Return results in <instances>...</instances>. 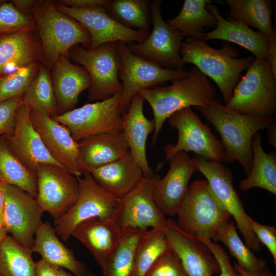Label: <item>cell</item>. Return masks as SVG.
<instances>
[{
  "label": "cell",
  "instance_id": "obj_1",
  "mask_svg": "<svg viewBox=\"0 0 276 276\" xmlns=\"http://www.w3.org/2000/svg\"><path fill=\"white\" fill-rule=\"evenodd\" d=\"M151 106L154 122L152 145L167 119L175 112L194 106L202 107L216 99V91L208 77L196 66L189 75L172 81L167 86H154L138 92Z\"/></svg>",
  "mask_w": 276,
  "mask_h": 276
},
{
  "label": "cell",
  "instance_id": "obj_2",
  "mask_svg": "<svg viewBox=\"0 0 276 276\" xmlns=\"http://www.w3.org/2000/svg\"><path fill=\"white\" fill-rule=\"evenodd\" d=\"M196 108L220 134L228 164L238 161L247 175L252 160V138L259 131L268 129L274 119L241 114L227 109L216 99Z\"/></svg>",
  "mask_w": 276,
  "mask_h": 276
},
{
  "label": "cell",
  "instance_id": "obj_3",
  "mask_svg": "<svg viewBox=\"0 0 276 276\" xmlns=\"http://www.w3.org/2000/svg\"><path fill=\"white\" fill-rule=\"evenodd\" d=\"M32 15L40 38L43 65L52 68L61 55L82 44L89 48L91 38L80 22L59 11L50 1H35Z\"/></svg>",
  "mask_w": 276,
  "mask_h": 276
},
{
  "label": "cell",
  "instance_id": "obj_4",
  "mask_svg": "<svg viewBox=\"0 0 276 276\" xmlns=\"http://www.w3.org/2000/svg\"><path fill=\"white\" fill-rule=\"evenodd\" d=\"M239 54L238 50L228 43L217 49L201 38H187L180 50L182 63L194 64L211 78L220 89L225 104L232 97L240 74L253 61L251 56L237 58Z\"/></svg>",
  "mask_w": 276,
  "mask_h": 276
},
{
  "label": "cell",
  "instance_id": "obj_5",
  "mask_svg": "<svg viewBox=\"0 0 276 276\" xmlns=\"http://www.w3.org/2000/svg\"><path fill=\"white\" fill-rule=\"evenodd\" d=\"M236 85L227 109L259 118L273 119L276 112V77L267 59L256 58Z\"/></svg>",
  "mask_w": 276,
  "mask_h": 276
},
{
  "label": "cell",
  "instance_id": "obj_6",
  "mask_svg": "<svg viewBox=\"0 0 276 276\" xmlns=\"http://www.w3.org/2000/svg\"><path fill=\"white\" fill-rule=\"evenodd\" d=\"M177 215V223L185 233L196 238L203 236L211 240L231 220L206 179L197 180L188 186Z\"/></svg>",
  "mask_w": 276,
  "mask_h": 276
},
{
  "label": "cell",
  "instance_id": "obj_7",
  "mask_svg": "<svg viewBox=\"0 0 276 276\" xmlns=\"http://www.w3.org/2000/svg\"><path fill=\"white\" fill-rule=\"evenodd\" d=\"M116 43H104L94 49L79 44L69 52L70 58L82 65L90 77L89 101H102L122 94L123 85L119 78L121 64Z\"/></svg>",
  "mask_w": 276,
  "mask_h": 276
},
{
  "label": "cell",
  "instance_id": "obj_8",
  "mask_svg": "<svg viewBox=\"0 0 276 276\" xmlns=\"http://www.w3.org/2000/svg\"><path fill=\"white\" fill-rule=\"evenodd\" d=\"M166 121L172 129L177 131L178 138L175 144L164 146L166 158L157 166V170L165 161L180 151H192L205 158L228 164L221 140L190 107L175 112Z\"/></svg>",
  "mask_w": 276,
  "mask_h": 276
},
{
  "label": "cell",
  "instance_id": "obj_9",
  "mask_svg": "<svg viewBox=\"0 0 276 276\" xmlns=\"http://www.w3.org/2000/svg\"><path fill=\"white\" fill-rule=\"evenodd\" d=\"M79 196L75 204L63 216L54 220L57 235L67 241L76 226L86 220L113 219L119 198L99 186L89 173L77 177Z\"/></svg>",
  "mask_w": 276,
  "mask_h": 276
},
{
  "label": "cell",
  "instance_id": "obj_10",
  "mask_svg": "<svg viewBox=\"0 0 276 276\" xmlns=\"http://www.w3.org/2000/svg\"><path fill=\"white\" fill-rule=\"evenodd\" d=\"M196 170L206 178L215 196L224 209L234 218L236 227L242 234L246 245L259 251L261 243L252 232L242 202L234 185L231 170L222 163L195 154L192 158Z\"/></svg>",
  "mask_w": 276,
  "mask_h": 276
},
{
  "label": "cell",
  "instance_id": "obj_11",
  "mask_svg": "<svg viewBox=\"0 0 276 276\" xmlns=\"http://www.w3.org/2000/svg\"><path fill=\"white\" fill-rule=\"evenodd\" d=\"M116 44L121 64L119 77L122 81L123 90L120 107L123 114L127 110L132 98L140 90L189 75V71L163 68L138 56L131 52L125 43L117 42Z\"/></svg>",
  "mask_w": 276,
  "mask_h": 276
},
{
  "label": "cell",
  "instance_id": "obj_12",
  "mask_svg": "<svg viewBox=\"0 0 276 276\" xmlns=\"http://www.w3.org/2000/svg\"><path fill=\"white\" fill-rule=\"evenodd\" d=\"M121 96L116 94L106 100L87 103L52 118L66 127L77 142L98 134L122 131Z\"/></svg>",
  "mask_w": 276,
  "mask_h": 276
},
{
  "label": "cell",
  "instance_id": "obj_13",
  "mask_svg": "<svg viewBox=\"0 0 276 276\" xmlns=\"http://www.w3.org/2000/svg\"><path fill=\"white\" fill-rule=\"evenodd\" d=\"M160 175L144 177L131 192L120 198L113 220L123 232H142L151 228H164L167 219L156 204L154 187Z\"/></svg>",
  "mask_w": 276,
  "mask_h": 276
},
{
  "label": "cell",
  "instance_id": "obj_14",
  "mask_svg": "<svg viewBox=\"0 0 276 276\" xmlns=\"http://www.w3.org/2000/svg\"><path fill=\"white\" fill-rule=\"evenodd\" d=\"M161 2L160 0L151 1L153 29L148 37L143 42H131L127 45L135 55L162 67L182 70L184 64L180 50L185 37L164 20L161 13Z\"/></svg>",
  "mask_w": 276,
  "mask_h": 276
},
{
  "label": "cell",
  "instance_id": "obj_15",
  "mask_svg": "<svg viewBox=\"0 0 276 276\" xmlns=\"http://www.w3.org/2000/svg\"><path fill=\"white\" fill-rule=\"evenodd\" d=\"M36 173L38 203L54 220L59 218L78 199L77 177L64 168L49 164L39 165Z\"/></svg>",
  "mask_w": 276,
  "mask_h": 276
},
{
  "label": "cell",
  "instance_id": "obj_16",
  "mask_svg": "<svg viewBox=\"0 0 276 276\" xmlns=\"http://www.w3.org/2000/svg\"><path fill=\"white\" fill-rule=\"evenodd\" d=\"M5 229L22 246L32 248L43 211L36 198L21 189L4 184Z\"/></svg>",
  "mask_w": 276,
  "mask_h": 276
},
{
  "label": "cell",
  "instance_id": "obj_17",
  "mask_svg": "<svg viewBox=\"0 0 276 276\" xmlns=\"http://www.w3.org/2000/svg\"><path fill=\"white\" fill-rule=\"evenodd\" d=\"M54 3L59 11L86 28L91 38L89 49L108 42H141L149 35L148 31L134 30L121 25L111 17L104 7L79 9L68 7L57 2Z\"/></svg>",
  "mask_w": 276,
  "mask_h": 276
},
{
  "label": "cell",
  "instance_id": "obj_18",
  "mask_svg": "<svg viewBox=\"0 0 276 276\" xmlns=\"http://www.w3.org/2000/svg\"><path fill=\"white\" fill-rule=\"evenodd\" d=\"M31 110L24 103L17 109L14 131L11 135H4L9 149L26 168L35 173L40 164L63 167L51 156L35 129L30 118Z\"/></svg>",
  "mask_w": 276,
  "mask_h": 276
},
{
  "label": "cell",
  "instance_id": "obj_19",
  "mask_svg": "<svg viewBox=\"0 0 276 276\" xmlns=\"http://www.w3.org/2000/svg\"><path fill=\"white\" fill-rule=\"evenodd\" d=\"M167 160L169 169L155 182L153 196L156 204L165 215H177L185 198L190 179L196 170L188 152L180 151Z\"/></svg>",
  "mask_w": 276,
  "mask_h": 276
},
{
  "label": "cell",
  "instance_id": "obj_20",
  "mask_svg": "<svg viewBox=\"0 0 276 276\" xmlns=\"http://www.w3.org/2000/svg\"><path fill=\"white\" fill-rule=\"evenodd\" d=\"M32 124L51 156L76 177L85 174L82 168L78 142L68 129L52 118L31 110Z\"/></svg>",
  "mask_w": 276,
  "mask_h": 276
},
{
  "label": "cell",
  "instance_id": "obj_21",
  "mask_svg": "<svg viewBox=\"0 0 276 276\" xmlns=\"http://www.w3.org/2000/svg\"><path fill=\"white\" fill-rule=\"evenodd\" d=\"M170 248L176 254L188 276H213L220 272L214 255L202 241L183 232L168 219L164 228Z\"/></svg>",
  "mask_w": 276,
  "mask_h": 276
},
{
  "label": "cell",
  "instance_id": "obj_22",
  "mask_svg": "<svg viewBox=\"0 0 276 276\" xmlns=\"http://www.w3.org/2000/svg\"><path fill=\"white\" fill-rule=\"evenodd\" d=\"M144 99L137 93L131 99L127 110L123 114L122 132L129 150L141 167L145 177L155 173L150 167L146 155L148 135L154 129L153 119H148L143 111Z\"/></svg>",
  "mask_w": 276,
  "mask_h": 276
},
{
  "label": "cell",
  "instance_id": "obj_23",
  "mask_svg": "<svg viewBox=\"0 0 276 276\" xmlns=\"http://www.w3.org/2000/svg\"><path fill=\"white\" fill-rule=\"evenodd\" d=\"M123 232L113 219L91 218L78 224L71 236L79 240L89 251L101 269L119 244Z\"/></svg>",
  "mask_w": 276,
  "mask_h": 276
},
{
  "label": "cell",
  "instance_id": "obj_24",
  "mask_svg": "<svg viewBox=\"0 0 276 276\" xmlns=\"http://www.w3.org/2000/svg\"><path fill=\"white\" fill-rule=\"evenodd\" d=\"M52 68L58 114H61L74 109L80 94L90 88L91 79L86 70L72 63L68 56H60Z\"/></svg>",
  "mask_w": 276,
  "mask_h": 276
},
{
  "label": "cell",
  "instance_id": "obj_25",
  "mask_svg": "<svg viewBox=\"0 0 276 276\" xmlns=\"http://www.w3.org/2000/svg\"><path fill=\"white\" fill-rule=\"evenodd\" d=\"M31 249L44 261L68 270L75 276H96L85 263L76 258L72 249L63 244L48 221L42 222L38 227Z\"/></svg>",
  "mask_w": 276,
  "mask_h": 276
},
{
  "label": "cell",
  "instance_id": "obj_26",
  "mask_svg": "<svg viewBox=\"0 0 276 276\" xmlns=\"http://www.w3.org/2000/svg\"><path fill=\"white\" fill-rule=\"evenodd\" d=\"M206 8L215 16L217 24L213 31L205 33L202 39L205 41L211 39L227 41L246 49L256 58L265 57L269 47L268 36L243 24L225 19L220 14L218 8L212 3L208 4Z\"/></svg>",
  "mask_w": 276,
  "mask_h": 276
},
{
  "label": "cell",
  "instance_id": "obj_27",
  "mask_svg": "<svg viewBox=\"0 0 276 276\" xmlns=\"http://www.w3.org/2000/svg\"><path fill=\"white\" fill-rule=\"evenodd\" d=\"M78 144L85 173L120 159L129 151L122 131L94 135L80 141Z\"/></svg>",
  "mask_w": 276,
  "mask_h": 276
},
{
  "label": "cell",
  "instance_id": "obj_28",
  "mask_svg": "<svg viewBox=\"0 0 276 276\" xmlns=\"http://www.w3.org/2000/svg\"><path fill=\"white\" fill-rule=\"evenodd\" d=\"M88 173L99 186L119 198L134 190L145 177L129 151L120 159Z\"/></svg>",
  "mask_w": 276,
  "mask_h": 276
},
{
  "label": "cell",
  "instance_id": "obj_29",
  "mask_svg": "<svg viewBox=\"0 0 276 276\" xmlns=\"http://www.w3.org/2000/svg\"><path fill=\"white\" fill-rule=\"evenodd\" d=\"M41 59L40 42L34 32L20 31L0 37V77Z\"/></svg>",
  "mask_w": 276,
  "mask_h": 276
},
{
  "label": "cell",
  "instance_id": "obj_30",
  "mask_svg": "<svg viewBox=\"0 0 276 276\" xmlns=\"http://www.w3.org/2000/svg\"><path fill=\"white\" fill-rule=\"evenodd\" d=\"M262 135L256 133L252 140V160L249 173L239 181V189L247 192L253 188L263 189L276 194V154L263 148Z\"/></svg>",
  "mask_w": 276,
  "mask_h": 276
},
{
  "label": "cell",
  "instance_id": "obj_31",
  "mask_svg": "<svg viewBox=\"0 0 276 276\" xmlns=\"http://www.w3.org/2000/svg\"><path fill=\"white\" fill-rule=\"evenodd\" d=\"M210 3V0H185L177 15L167 23L185 38H202L205 28H213L217 24L215 16L206 8Z\"/></svg>",
  "mask_w": 276,
  "mask_h": 276
},
{
  "label": "cell",
  "instance_id": "obj_32",
  "mask_svg": "<svg viewBox=\"0 0 276 276\" xmlns=\"http://www.w3.org/2000/svg\"><path fill=\"white\" fill-rule=\"evenodd\" d=\"M227 19L254 27L269 36L273 27L271 19L274 3L270 0H226Z\"/></svg>",
  "mask_w": 276,
  "mask_h": 276
},
{
  "label": "cell",
  "instance_id": "obj_33",
  "mask_svg": "<svg viewBox=\"0 0 276 276\" xmlns=\"http://www.w3.org/2000/svg\"><path fill=\"white\" fill-rule=\"evenodd\" d=\"M0 182L37 197L36 173L26 168L12 153L4 135L0 136Z\"/></svg>",
  "mask_w": 276,
  "mask_h": 276
},
{
  "label": "cell",
  "instance_id": "obj_34",
  "mask_svg": "<svg viewBox=\"0 0 276 276\" xmlns=\"http://www.w3.org/2000/svg\"><path fill=\"white\" fill-rule=\"evenodd\" d=\"M23 103L31 110L53 118L58 114V107L49 68L42 64L24 94Z\"/></svg>",
  "mask_w": 276,
  "mask_h": 276
},
{
  "label": "cell",
  "instance_id": "obj_35",
  "mask_svg": "<svg viewBox=\"0 0 276 276\" xmlns=\"http://www.w3.org/2000/svg\"><path fill=\"white\" fill-rule=\"evenodd\" d=\"M31 248L7 235L0 245V273L4 276H36Z\"/></svg>",
  "mask_w": 276,
  "mask_h": 276
},
{
  "label": "cell",
  "instance_id": "obj_36",
  "mask_svg": "<svg viewBox=\"0 0 276 276\" xmlns=\"http://www.w3.org/2000/svg\"><path fill=\"white\" fill-rule=\"evenodd\" d=\"M151 1L110 0L104 8L114 19L127 28L148 31L151 23Z\"/></svg>",
  "mask_w": 276,
  "mask_h": 276
},
{
  "label": "cell",
  "instance_id": "obj_37",
  "mask_svg": "<svg viewBox=\"0 0 276 276\" xmlns=\"http://www.w3.org/2000/svg\"><path fill=\"white\" fill-rule=\"evenodd\" d=\"M169 248L164 228L144 232L135 248L130 276H144L156 259Z\"/></svg>",
  "mask_w": 276,
  "mask_h": 276
},
{
  "label": "cell",
  "instance_id": "obj_38",
  "mask_svg": "<svg viewBox=\"0 0 276 276\" xmlns=\"http://www.w3.org/2000/svg\"><path fill=\"white\" fill-rule=\"evenodd\" d=\"M213 240L220 241L225 245L230 254L236 259L237 264L247 271L258 273L266 267V261L257 258L241 240L232 220L216 233Z\"/></svg>",
  "mask_w": 276,
  "mask_h": 276
},
{
  "label": "cell",
  "instance_id": "obj_39",
  "mask_svg": "<svg viewBox=\"0 0 276 276\" xmlns=\"http://www.w3.org/2000/svg\"><path fill=\"white\" fill-rule=\"evenodd\" d=\"M144 232H123L119 244L101 269L103 276H130L135 248Z\"/></svg>",
  "mask_w": 276,
  "mask_h": 276
},
{
  "label": "cell",
  "instance_id": "obj_40",
  "mask_svg": "<svg viewBox=\"0 0 276 276\" xmlns=\"http://www.w3.org/2000/svg\"><path fill=\"white\" fill-rule=\"evenodd\" d=\"M39 62L20 67L0 77V102L22 96L40 66Z\"/></svg>",
  "mask_w": 276,
  "mask_h": 276
},
{
  "label": "cell",
  "instance_id": "obj_41",
  "mask_svg": "<svg viewBox=\"0 0 276 276\" xmlns=\"http://www.w3.org/2000/svg\"><path fill=\"white\" fill-rule=\"evenodd\" d=\"M37 29L34 19L18 11L11 2L0 7V37L20 31L34 32Z\"/></svg>",
  "mask_w": 276,
  "mask_h": 276
},
{
  "label": "cell",
  "instance_id": "obj_42",
  "mask_svg": "<svg viewBox=\"0 0 276 276\" xmlns=\"http://www.w3.org/2000/svg\"><path fill=\"white\" fill-rule=\"evenodd\" d=\"M144 276H188L176 254L170 248L162 254Z\"/></svg>",
  "mask_w": 276,
  "mask_h": 276
},
{
  "label": "cell",
  "instance_id": "obj_43",
  "mask_svg": "<svg viewBox=\"0 0 276 276\" xmlns=\"http://www.w3.org/2000/svg\"><path fill=\"white\" fill-rule=\"evenodd\" d=\"M22 96L0 102V136L12 134L15 127V112L23 103Z\"/></svg>",
  "mask_w": 276,
  "mask_h": 276
},
{
  "label": "cell",
  "instance_id": "obj_44",
  "mask_svg": "<svg viewBox=\"0 0 276 276\" xmlns=\"http://www.w3.org/2000/svg\"><path fill=\"white\" fill-rule=\"evenodd\" d=\"M248 222L252 232L260 243L264 245L272 257L273 263L276 265V229L274 226L261 224L249 216Z\"/></svg>",
  "mask_w": 276,
  "mask_h": 276
},
{
  "label": "cell",
  "instance_id": "obj_45",
  "mask_svg": "<svg viewBox=\"0 0 276 276\" xmlns=\"http://www.w3.org/2000/svg\"><path fill=\"white\" fill-rule=\"evenodd\" d=\"M196 238L209 247L217 260L220 267L219 276H238L231 264L229 257L221 246L213 242L212 240L203 236Z\"/></svg>",
  "mask_w": 276,
  "mask_h": 276
},
{
  "label": "cell",
  "instance_id": "obj_46",
  "mask_svg": "<svg viewBox=\"0 0 276 276\" xmlns=\"http://www.w3.org/2000/svg\"><path fill=\"white\" fill-rule=\"evenodd\" d=\"M110 0H59L56 2L74 8H105Z\"/></svg>",
  "mask_w": 276,
  "mask_h": 276
},
{
  "label": "cell",
  "instance_id": "obj_47",
  "mask_svg": "<svg viewBox=\"0 0 276 276\" xmlns=\"http://www.w3.org/2000/svg\"><path fill=\"white\" fill-rule=\"evenodd\" d=\"M59 268L41 259L36 262V276H58Z\"/></svg>",
  "mask_w": 276,
  "mask_h": 276
},
{
  "label": "cell",
  "instance_id": "obj_48",
  "mask_svg": "<svg viewBox=\"0 0 276 276\" xmlns=\"http://www.w3.org/2000/svg\"><path fill=\"white\" fill-rule=\"evenodd\" d=\"M269 47L265 57L268 60L273 75L276 77V30L273 27L268 36Z\"/></svg>",
  "mask_w": 276,
  "mask_h": 276
},
{
  "label": "cell",
  "instance_id": "obj_49",
  "mask_svg": "<svg viewBox=\"0 0 276 276\" xmlns=\"http://www.w3.org/2000/svg\"><path fill=\"white\" fill-rule=\"evenodd\" d=\"M35 1L33 0H12L11 2L15 8L22 13L30 16L32 14Z\"/></svg>",
  "mask_w": 276,
  "mask_h": 276
},
{
  "label": "cell",
  "instance_id": "obj_50",
  "mask_svg": "<svg viewBox=\"0 0 276 276\" xmlns=\"http://www.w3.org/2000/svg\"><path fill=\"white\" fill-rule=\"evenodd\" d=\"M233 266L238 276H274L273 273L267 267L261 272L258 273H251L245 270L238 265L236 262L234 263Z\"/></svg>",
  "mask_w": 276,
  "mask_h": 276
},
{
  "label": "cell",
  "instance_id": "obj_51",
  "mask_svg": "<svg viewBox=\"0 0 276 276\" xmlns=\"http://www.w3.org/2000/svg\"><path fill=\"white\" fill-rule=\"evenodd\" d=\"M4 186V184L0 182V227L5 229L4 212L5 206V195Z\"/></svg>",
  "mask_w": 276,
  "mask_h": 276
},
{
  "label": "cell",
  "instance_id": "obj_52",
  "mask_svg": "<svg viewBox=\"0 0 276 276\" xmlns=\"http://www.w3.org/2000/svg\"><path fill=\"white\" fill-rule=\"evenodd\" d=\"M267 137L269 144L276 147V123L274 121L273 123L267 129Z\"/></svg>",
  "mask_w": 276,
  "mask_h": 276
},
{
  "label": "cell",
  "instance_id": "obj_53",
  "mask_svg": "<svg viewBox=\"0 0 276 276\" xmlns=\"http://www.w3.org/2000/svg\"><path fill=\"white\" fill-rule=\"evenodd\" d=\"M58 276H74L70 272L67 271L65 269L59 268Z\"/></svg>",
  "mask_w": 276,
  "mask_h": 276
},
{
  "label": "cell",
  "instance_id": "obj_54",
  "mask_svg": "<svg viewBox=\"0 0 276 276\" xmlns=\"http://www.w3.org/2000/svg\"><path fill=\"white\" fill-rule=\"evenodd\" d=\"M7 235V232L4 229V228L0 227V245L4 239V238L5 237V236Z\"/></svg>",
  "mask_w": 276,
  "mask_h": 276
},
{
  "label": "cell",
  "instance_id": "obj_55",
  "mask_svg": "<svg viewBox=\"0 0 276 276\" xmlns=\"http://www.w3.org/2000/svg\"><path fill=\"white\" fill-rule=\"evenodd\" d=\"M6 2L5 0H0V7Z\"/></svg>",
  "mask_w": 276,
  "mask_h": 276
},
{
  "label": "cell",
  "instance_id": "obj_56",
  "mask_svg": "<svg viewBox=\"0 0 276 276\" xmlns=\"http://www.w3.org/2000/svg\"><path fill=\"white\" fill-rule=\"evenodd\" d=\"M0 276H4V275H2V274L0 273Z\"/></svg>",
  "mask_w": 276,
  "mask_h": 276
}]
</instances>
